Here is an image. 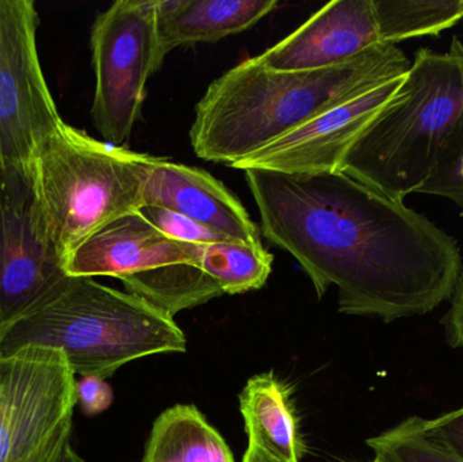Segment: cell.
I'll return each mask as SVG.
<instances>
[{
  "label": "cell",
  "instance_id": "1",
  "mask_svg": "<svg viewBox=\"0 0 463 462\" xmlns=\"http://www.w3.org/2000/svg\"><path fill=\"white\" fill-rule=\"evenodd\" d=\"M244 174L263 235L296 258L318 297L336 288L342 314L393 323L450 298L461 249L404 200L345 171Z\"/></svg>",
  "mask_w": 463,
  "mask_h": 462
},
{
  "label": "cell",
  "instance_id": "2",
  "mask_svg": "<svg viewBox=\"0 0 463 462\" xmlns=\"http://www.w3.org/2000/svg\"><path fill=\"white\" fill-rule=\"evenodd\" d=\"M410 68L411 60L392 43H378L336 67L302 72H278L256 57L244 60L217 78L195 106L193 149L201 159L232 167L343 100Z\"/></svg>",
  "mask_w": 463,
  "mask_h": 462
},
{
  "label": "cell",
  "instance_id": "3",
  "mask_svg": "<svg viewBox=\"0 0 463 462\" xmlns=\"http://www.w3.org/2000/svg\"><path fill=\"white\" fill-rule=\"evenodd\" d=\"M29 347L59 350L73 373L108 379L121 366L186 352L174 317L137 296L89 277H65L0 333V358Z\"/></svg>",
  "mask_w": 463,
  "mask_h": 462
},
{
  "label": "cell",
  "instance_id": "4",
  "mask_svg": "<svg viewBox=\"0 0 463 462\" xmlns=\"http://www.w3.org/2000/svg\"><path fill=\"white\" fill-rule=\"evenodd\" d=\"M463 132V43L421 48L393 99L358 138L342 171L392 197L420 194Z\"/></svg>",
  "mask_w": 463,
  "mask_h": 462
},
{
  "label": "cell",
  "instance_id": "5",
  "mask_svg": "<svg viewBox=\"0 0 463 462\" xmlns=\"http://www.w3.org/2000/svg\"><path fill=\"white\" fill-rule=\"evenodd\" d=\"M155 159L95 140L67 122L43 144L33 168L62 262L92 232L143 208Z\"/></svg>",
  "mask_w": 463,
  "mask_h": 462
},
{
  "label": "cell",
  "instance_id": "6",
  "mask_svg": "<svg viewBox=\"0 0 463 462\" xmlns=\"http://www.w3.org/2000/svg\"><path fill=\"white\" fill-rule=\"evenodd\" d=\"M76 374L59 350L29 347L0 358V462H64Z\"/></svg>",
  "mask_w": 463,
  "mask_h": 462
},
{
  "label": "cell",
  "instance_id": "7",
  "mask_svg": "<svg viewBox=\"0 0 463 462\" xmlns=\"http://www.w3.org/2000/svg\"><path fill=\"white\" fill-rule=\"evenodd\" d=\"M95 92L92 124L105 143L122 146L140 119L149 76L163 65L156 0H117L91 27Z\"/></svg>",
  "mask_w": 463,
  "mask_h": 462
},
{
  "label": "cell",
  "instance_id": "8",
  "mask_svg": "<svg viewBox=\"0 0 463 462\" xmlns=\"http://www.w3.org/2000/svg\"><path fill=\"white\" fill-rule=\"evenodd\" d=\"M33 0H0V165H33L60 117L37 49Z\"/></svg>",
  "mask_w": 463,
  "mask_h": 462
},
{
  "label": "cell",
  "instance_id": "9",
  "mask_svg": "<svg viewBox=\"0 0 463 462\" xmlns=\"http://www.w3.org/2000/svg\"><path fill=\"white\" fill-rule=\"evenodd\" d=\"M65 277L34 168L0 165V333Z\"/></svg>",
  "mask_w": 463,
  "mask_h": 462
},
{
  "label": "cell",
  "instance_id": "10",
  "mask_svg": "<svg viewBox=\"0 0 463 462\" xmlns=\"http://www.w3.org/2000/svg\"><path fill=\"white\" fill-rule=\"evenodd\" d=\"M407 73L377 81L260 151L234 163L232 167L242 171L260 168L285 174L342 171L348 151L393 99Z\"/></svg>",
  "mask_w": 463,
  "mask_h": 462
},
{
  "label": "cell",
  "instance_id": "11",
  "mask_svg": "<svg viewBox=\"0 0 463 462\" xmlns=\"http://www.w3.org/2000/svg\"><path fill=\"white\" fill-rule=\"evenodd\" d=\"M203 244L176 240L157 230L140 212L124 214L92 232L64 259L68 277L122 279L162 266L201 268Z\"/></svg>",
  "mask_w": 463,
  "mask_h": 462
},
{
  "label": "cell",
  "instance_id": "12",
  "mask_svg": "<svg viewBox=\"0 0 463 462\" xmlns=\"http://www.w3.org/2000/svg\"><path fill=\"white\" fill-rule=\"evenodd\" d=\"M381 42L374 0H335L256 57L278 72L336 67Z\"/></svg>",
  "mask_w": 463,
  "mask_h": 462
},
{
  "label": "cell",
  "instance_id": "13",
  "mask_svg": "<svg viewBox=\"0 0 463 462\" xmlns=\"http://www.w3.org/2000/svg\"><path fill=\"white\" fill-rule=\"evenodd\" d=\"M143 206H159L182 214L225 240L263 246L258 225L222 182L203 168L156 157Z\"/></svg>",
  "mask_w": 463,
  "mask_h": 462
},
{
  "label": "cell",
  "instance_id": "14",
  "mask_svg": "<svg viewBox=\"0 0 463 462\" xmlns=\"http://www.w3.org/2000/svg\"><path fill=\"white\" fill-rule=\"evenodd\" d=\"M277 7V0H156L160 60L178 46L245 32Z\"/></svg>",
  "mask_w": 463,
  "mask_h": 462
},
{
  "label": "cell",
  "instance_id": "15",
  "mask_svg": "<svg viewBox=\"0 0 463 462\" xmlns=\"http://www.w3.org/2000/svg\"><path fill=\"white\" fill-rule=\"evenodd\" d=\"M240 412L248 444L256 445L283 462H299L307 445L288 385L272 373L250 377L240 393Z\"/></svg>",
  "mask_w": 463,
  "mask_h": 462
},
{
  "label": "cell",
  "instance_id": "16",
  "mask_svg": "<svg viewBox=\"0 0 463 462\" xmlns=\"http://www.w3.org/2000/svg\"><path fill=\"white\" fill-rule=\"evenodd\" d=\"M143 462H236L227 442L200 410L178 404L152 428Z\"/></svg>",
  "mask_w": 463,
  "mask_h": 462
},
{
  "label": "cell",
  "instance_id": "17",
  "mask_svg": "<svg viewBox=\"0 0 463 462\" xmlns=\"http://www.w3.org/2000/svg\"><path fill=\"white\" fill-rule=\"evenodd\" d=\"M127 292L174 317L224 295L219 282L190 263L162 266L121 279Z\"/></svg>",
  "mask_w": 463,
  "mask_h": 462
},
{
  "label": "cell",
  "instance_id": "18",
  "mask_svg": "<svg viewBox=\"0 0 463 462\" xmlns=\"http://www.w3.org/2000/svg\"><path fill=\"white\" fill-rule=\"evenodd\" d=\"M383 43L438 35L463 19V0H374Z\"/></svg>",
  "mask_w": 463,
  "mask_h": 462
},
{
  "label": "cell",
  "instance_id": "19",
  "mask_svg": "<svg viewBox=\"0 0 463 462\" xmlns=\"http://www.w3.org/2000/svg\"><path fill=\"white\" fill-rule=\"evenodd\" d=\"M272 260L263 246L220 241L203 244L201 269L219 282L224 295H241L266 285Z\"/></svg>",
  "mask_w": 463,
  "mask_h": 462
},
{
  "label": "cell",
  "instance_id": "20",
  "mask_svg": "<svg viewBox=\"0 0 463 462\" xmlns=\"http://www.w3.org/2000/svg\"><path fill=\"white\" fill-rule=\"evenodd\" d=\"M378 462H463L424 430V418L410 417L367 439Z\"/></svg>",
  "mask_w": 463,
  "mask_h": 462
},
{
  "label": "cell",
  "instance_id": "21",
  "mask_svg": "<svg viewBox=\"0 0 463 462\" xmlns=\"http://www.w3.org/2000/svg\"><path fill=\"white\" fill-rule=\"evenodd\" d=\"M141 214L155 225L157 230L162 231L170 238L176 240L187 241V243L211 244L220 243L225 240L222 236L216 235L212 231L201 227L197 222L175 212L159 206H143L140 209Z\"/></svg>",
  "mask_w": 463,
  "mask_h": 462
},
{
  "label": "cell",
  "instance_id": "22",
  "mask_svg": "<svg viewBox=\"0 0 463 462\" xmlns=\"http://www.w3.org/2000/svg\"><path fill=\"white\" fill-rule=\"evenodd\" d=\"M420 194L449 198L463 211V132Z\"/></svg>",
  "mask_w": 463,
  "mask_h": 462
},
{
  "label": "cell",
  "instance_id": "23",
  "mask_svg": "<svg viewBox=\"0 0 463 462\" xmlns=\"http://www.w3.org/2000/svg\"><path fill=\"white\" fill-rule=\"evenodd\" d=\"M424 430L434 441L463 460V406L432 420H424Z\"/></svg>",
  "mask_w": 463,
  "mask_h": 462
},
{
  "label": "cell",
  "instance_id": "24",
  "mask_svg": "<svg viewBox=\"0 0 463 462\" xmlns=\"http://www.w3.org/2000/svg\"><path fill=\"white\" fill-rule=\"evenodd\" d=\"M76 399L83 414L94 417L113 404L114 393L105 379L84 376L76 382Z\"/></svg>",
  "mask_w": 463,
  "mask_h": 462
},
{
  "label": "cell",
  "instance_id": "25",
  "mask_svg": "<svg viewBox=\"0 0 463 462\" xmlns=\"http://www.w3.org/2000/svg\"><path fill=\"white\" fill-rule=\"evenodd\" d=\"M450 308L446 314V339L453 349L463 350V269L451 292Z\"/></svg>",
  "mask_w": 463,
  "mask_h": 462
},
{
  "label": "cell",
  "instance_id": "26",
  "mask_svg": "<svg viewBox=\"0 0 463 462\" xmlns=\"http://www.w3.org/2000/svg\"><path fill=\"white\" fill-rule=\"evenodd\" d=\"M242 462H283L278 460L274 456L267 453L261 448L256 447L253 444H248L247 452H245Z\"/></svg>",
  "mask_w": 463,
  "mask_h": 462
},
{
  "label": "cell",
  "instance_id": "27",
  "mask_svg": "<svg viewBox=\"0 0 463 462\" xmlns=\"http://www.w3.org/2000/svg\"><path fill=\"white\" fill-rule=\"evenodd\" d=\"M64 462H83L75 452H73L72 448L68 449L67 457H65Z\"/></svg>",
  "mask_w": 463,
  "mask_h": 462
},
{
  "label": "cell",
  "instance_id": "28",
  "mask_svg": "<svg viewBox=\"0 0 463 462\" xmlns=\"http://www.w3.org/2000/svg\"><path fill=\"white\" fill-rule=\"evenodd\" d=\"M370 462H378L377 460H374V461H370Z\"/></svg>",
  "mask_w": 463,
  "mask_h": 462
}]
</instances>
